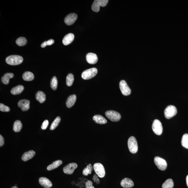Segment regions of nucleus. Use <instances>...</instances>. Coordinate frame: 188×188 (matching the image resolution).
Masks as SVG:
<instances>
[{"instance_id":"obj_1","label":"nucleus","mask_w":188,"mask_h":188,"mask_svg":"<svg viewBox=\"0 0 188 188\" xmlns=\"http://www.w3.org/2000/svg\"><path fill=\"white\" fill-rule=\"evenodd\" d=\"M23 58L21 56L11 55L7 57L6 62L7 64L12 66H15L21 64L23 61Z\"/></svg>"},{"instance_id":"obj_2","label":"nucleus","mask_w":188,"mask_h":188,"mask_svg":"<svg viewBox=\"0 0 188 188\" xmlns=\"http://www.w3.org/2000/svg\"><path fill=\"white\" fill-rule=\"evenodd\" d=\"M98 70L95 68H90L84 71L82 74V78L85 80H89L97 75Z\"/></svg>"},{"instance_id":"obj_3","label":"nucleus","mask_w":188,"mask_h":188,"mask_svg":"<svg viewBox=\"0 0 188 188\" xmlns=\"http://www.w3.org/2000/svg\"><path fill=\"white\" fill-rule=\"evenodd\" d=\"M129 150L131 153H136L138 150L137 141L134 137L131 136L129 138L128 142Z\"/></svg>"},{"instance_id":"obj_4","label":"nucleus","mask_w":188,"mask_h":188,"mask_svg":"<svg viewBox=\"0 0 188 188\" xmlns=\"http://www.w3.org/2000/svg\"><path fill=\"white\" fill-rule=\"evenodd\" d=\"M105 115L112 122H118L120 120L121 118V115L119 113L114 111H109L106 112Z\"/></svg>"},{"instance_id":"obj_5","label":"nucleus","mask_w":188,"mask_h":188,"mask_svg":"<svg viewBox=\"0 0 188 188\" xmlns=\"http://www.w3.org/2000/svg\"><path fill=\"white\" fill-rule=\"evenodd\" d=\"M177 110L173 105H169L166 108L164 111L165 117L167 119H170L177 114Z\"/></svg>"},{"instance_id":"obj_6","label":"nucleus","mask_w":188,"mask_h":188,"mask_svg":"<svg viewBox=\"0 0 188 188\" xmlns=\"http://www.w3.org/2000/svg\"><path fill=\"white\" fill-rule=\"evenodd\" d=\"M93 168L96 174L99 177L102 178L105 177L106 172L103 165L100 163H96L94 164Z\"/></svg>"},{"instance_id":"obj_7","label":"nucleus","mask_w":188,"mask_h":188,"mask_svg":"<svg viewBox=\"0 0 188 188\" xmlns=\"http://www.w3.org/2000/svg\"><path fill=\"white\" fill-rule=\"evenodd\" d=\"M152 130L155 134L160 135L162 134L163 127L161 123L158 119H155L152 125Z\"/></svg>"},{"instance_id":"obj_8","label":"nucleus","mask_w":188,"mask_h":188,"mask_svg":"<svg viewBox=\"0 0 188 188\" xmlns=\"http://www.w3.org/2000/svg\"><path fill=\"white\" fill-rule=\"evenodd\" d=\"M154 162L155 164L160 170H164L167 168V162L163 158L158 156L155 157L154 158Z\"/></svg>"},{"instance_id":"obj_9","label":"nucleus","mask_w":188,"mask_h":188,"mask_svg":"<svg viewBox=\"0 0 188 188\" xmlns=\"http://www.w3.org/2000/svg\"><path fill=\"white\" fill-rule=\"evenodd\" d=\"M119 88L122 94L124 96L129 95L131 93V90L125 80H121L119 84Z\"/></svg>"},{"instance_id":"obj_10","label":"nucleus","mask_w":188,"mask_h":188,"mask_svg":"<svg viewBox=\"0 0 188 188\" xmlns=\"http://www.w3.org/2000/svg\"><path fill=\"white\" fill-rule=\"evenodd\" d=\"M77 164L76 163H71L63 168V170L64 173L71 175L73 173L75 170L77 168Z\"/></svg>"},{"instance_id":"obj_11","label":"nucleus","mask_w":188,"mask_h":188,"mask_svg":"<svg viewBox=\"0 0 188 188\" xmlns=\"http://www.w3.org/2000/svg\"><path fill=\"white\" fill-rule=\"evenodd\" d=\"M78 18L77 14L72 13L69 14L65 18L64 21L65 24L68 26L73 24L77 20Z\"/></svg>"},{"instance_id":"obj_12","label":"nucleus","mask_w":188,"mask_h":188,"mask_svg":"<svg viewBox=\"0 0 188 188\" xmlns=\"http://www.w3.org/2000/svg\"><path fill=\"white\" fill-rule=\"evenodd\" d=\"M18 106L21 108L23 111H27L30 108V101L27 99H22L18 102Z\"/></svg>"},{"instance_id":"obj_13","label":"nucleus","mask_w":188,"mask_h":188,"mask_svg":"<svg viewBox=\"0 0 188 188\" xmlns=\"http://www.w3.org/2000/svg\"><path fill=\"white\" fill-rule=\"evenodd\" d=\"M86 57L87 61L90 64H94L97 63L98 58L96 54L89 53L87 54Z\"/></svg>"},{"instance_id":"obj_14","label":"nucleus","mask_w":188,"mask_h":188,"mask_svg":"<svg viewBox=\"0 0 188 188\" xmlns=\"http://www.w3.org/2000/svg\"><path fill=\"white\" fill-rule=\"evenodd\" d=\"M40 184L45 188H49L52 186V183L47 178L42 177L39 180Z\"/></svg>"},{"instance_id":"obj_15","label":"nucleus","mask_w":188,"mask_h":188,"mask_svg":"<svg viewBox=\"0 0 188 188\" xmlns=\"http://www.w3.org/2000/svg\"><path fill=\"white\" fill-rule=\"evenodd\" d=\"M121 186L124 188H131L134 186V183L130 179L125 178L121 181Z\"/></svg>"},{"instance_id":"obj_16","label":"nucleus","mask_w":188,"mask_h":188,"mask_svg":"<svg viewBox=\"0 0 188 188\" xmlns=\"http://www.w3.org/2000/svg\"><path fill=\"white\" fill-rule=\"evenodd\" d=\"M74 35L72 33H69L65 36L63 40V43L65 46L70 44L74 39Z\"/></svg>"},{"instance_id":"obj_17","label":"nucleus","mask_w":188,"mask_h":188,"mask_svg":"<svg viewBox=\"0 0 188 188\" xmlns=\"http://www.w3.org/2000/svg\"><path fill=\"white\" fill-rule=\"evenodd\" d=\"M35 152L33 150L26 152L24 153L22 156V160L24 162L27 161L32 158L35 156Z\"/></svg>"},{"instance_id":"obj_18","label":"nucleus","mask_w":188,"mask_h":188,"mask_svg":"<svg viewBox=\"0 0 188 188\" xmlns=\"http://www.w3.org/2000/svg\"><path fill=\"white\" fill-rule=\"evenodd\" d=\"M76 100H77V96L75 94H73L69 96L66 101L67 107L68 108H71L75 104Z\"/></svg>"},{"instance_id":"obj_19","label":"nucleus","mask_w":188,"mask_h":188,"mask_svg":"<svg viewBox=\"0 0 188 188\" xmlns=\"http://www.w3.org/2000/svg\"><path fill=\"white\" fill-rule=\"evenodd\" d=\"M93 119L97 124H104L107 123L106 119L101 115H95L93 117Z\"/></svg>"},{"instance_id":"obj_20","label":"nucleus","mask_w":188,"mask_h":188,"mask_svg":"<svg viewBox=\"0 0 188 188\" xmlns=\"http://www.w3.org/2000/svg\"><path fill=\"white\" fill-rule=\"evenodd\" d=\"M36 98L40 103H43L46 100V95L41 91H39L36 94Z\"/></svg>"},{"instance_id":"obj_21","label":"nucleus","mask_w":188,"mask_h":188,"mask_svg":"<svg viewBox=\"0 0 188 188\" xmlns=\"http://www.w3.org/2000/svg\"><path fill=\"white\" fill-rule=\"evenodd\" d=\"M13 77L14 74L12 73H7L5 74L3 77L1 78V81L4 84H8L9 83L10 79L12 78Z\"/></svg>"},{"instance_id":"obj_22","label":"nucleus","mask_w":188,"mask_h":188,"mask_svg":"<svg viewBox=\"0 0 188 188\" xmlns=\"http://www.w3.org/2000/svg\"><path fill=\"white\" fill-rule=\"evenodd\" d=\"M24 89V86L22 85H18L12 88L11 92L13 95H17L21 94Z\"/></svg>"},{"instance_id":"obj_23","label":"nucleus","mask_w":188,"mask_h":188,"mask_svg":"<svg viewBox=\"0 0 188 188\" xmlns=\"http://www.w3.org/2000/svg\"><path fill=\"white\" fill-rule=\"evenodd\" d=\"M23 80L27 81H30L33 80L34 78V74L30 71H26L24 73L22 76Z\"/></svg>"},{"instance_id":"obj_24","label":"nucleus","mask_w":188,"mask_h":188,"mask_svg":"<svg viewBox=\"0 0 188 188\" xmlns=\"http://www.w3.org/2000/svg\"><path fill=\"white\" fill-rule=\"evenodd\" d=\"M62 164H63V162L61 160H59L56 161L48 166L47 168V169L49 171L53 170L54 169L57 168Z\"/></svg>"},{"instance_id":"obj_25","label":"nucleus","mask_w":188,"mask_h":188,"mask_svg":"<svg viewBox=\"0 0 188 188\" xmlns=\"http://www.w3.org/2000/svg\"><path fill=\"white\" fill-rule=\"evenodd\" d=\"M22 125L21 121L19 120L15 121L14 123L13 130L15 132H19L22 128Z\"/></svg>"},{"instance_id":"obj_26","label":"nucleus","mask_w":188,"mask_h":188,"mask_svg":"<svg viewBox=\"0 0 188 188\" xmlns=\"http://www.w3.org/2000/svg\"><path fill=\"white\" fill-rule=\"evenodd\" d=\"M173 186V180L172 179H168L163 183L162 187V188H172Z\"/></svg>"},{"instance_id":"obj_27","label":"nucleus","mask_w":188,"mask_h":188,"mask_svg":"<svg viewBox=\"0 0 188 188\" xmlns=\"http://www.w3.org/2000/svg\"><path fill=\"white\" fill-rule=\"evenodd\" d=\"M93 170V167L91 164L88 165L86 168L84 169L83 172V174L85 176H87L88 175L91 174Z\"/></svg>"},{"instance_id":"obj_28","label":"nucleus","mask_w":188,"mask_h":188,"mask_svg":"<svg viewBox=\"0 0 188 188\" xmlns=\"http://www.w3.org/2000/svg\"><path fill=\"white\" fill-rule=\"evenodd\" d=\"M181 144L183 147L188 149V134L185 133L182 137Z\"/></svg>"},{"instance_id":"obj_29","label":"nucleus","mask_w":188,"mask_h":188,"mask_svg":"<svg viewBox=\"0 0 188 188\" xmlns=\"http://www.w3.org/2000/svg\"><path fill=\"white\" fill-rule=\"evenodd\" d=\"M74 80V76L72 74L68 75L66 77V84L68 86H71L73 84Z\"/></svg>"},{"instance_id":"obj_30","label":"nucleus","mask_w":188,"mask_h":188,"mask_svg":"<svg viewBox=\"0 0 188 188\" xmlns=\"http://www.w3.org/2000/svg\"><path fill=\"white\" fill-rule=\"evenodd\" d=\"M100 7L99 3V0H95L93 2L92 5V9L93 11L98 12L100 11Z\"/></svg>"},{"instance_id":"obj_31","label":"nucleus","mask_w":188,"mask_h":188,"mask_svg":"<svg viewBox=\"0 0 188 188\" xmlns=\"http://www.w3.org/2000/svg\"><path fill=\"white\" fill-rule=\"evenodd\" d=\"M16 43L18 46H25L27 43V40L24 37H20L17 39Z\"/></svg>"},{"instance_id":"obj_32","label":"nucleus","mask_w":188,"mask_h":188,"mask_svg":"<svg viewBox=\"0 0 188 188\" xmlns=\"http://www.w3.org/2000/svg\"><path fill=\"white\" fill-rule=\"evenodd\" d=\"M61 121V118L60 117H57L54 119L53 122L51 124L50 129L51 130H53L58 126L59 124Z\"/></svg>"},{"instance_id":"obj_33","label":"nucleus","mask_w":188,"mask_h":188,"mask_svg":"<svg viewBox=\"0 0 188 188\" xmlns=\"http://www.w3.org/2000/svg\"><path fill=\"white\" fill-rule=\"evenodd\" d=\"M57 80L56 77H54L51 79V87L54 90L57 89Z\"/></svg>"},{"instance_id":"obj_34","label":"nucleus","mask_w":188,"mask_h":188,"mask_svg":"<svg viewBox=\"0 0 188 188\" xmlns=\"http://www.w3.org/2000/svg\"><path fill=\"white\" fill-rule=\"evenodd\" d=\"M54 42V40L52 39L49 40L47 41H45L41 45L42 47L44 48L47 46H51Z\"/></svg>"},{"instance_id":"obj_35","label":"nucleus","mask_w":188,"mask_h":188,"mask_svg":"<svg viewBox=\"0 0 188 188\" xmlns=\"http://www.w3.org/2000/svg\"><path fill=\"white\" fill-rule=\"evenodd\" d=\"M0 111L3 112H8L10 111V108L4 104H0Z\"/></svg>"},{"instance_id":"obj_36","label":"nucleus","mask_w":188,"mask_h":188,"mask_svg":"<svg viewBox=\"0 0 188 188\" xmlns=\"http://www.w3.org/2000/svg\"><path fill=\"white\" fill-rule=\"evenodd\" d=\"M108 0H99V3L100 7H105L108 2Z\"/></svg>"},{"instance_id":"obj_37","label":"nucleus","mask_w":188,"mask_h":188,"mask_svg":"<svg viewBox=\"0 0 188 188\" xmlns=\"http://www.w3.org/2000/svg\"><path fill=\"white\" fill-rule=\"evenodd\" d=\"M49 122L47 120H45L41 126V128L43 130H46L49 125Z\"/></svg>"},{"instance_id":"obj_38","label":"nucleus","mask_w":188,"mask_h":188,"mask_svg":"<svg viewBox=\"0 0 188 188\" xmlns=\"http://www.w3.org/2000/svg\"><path fill=\"white\" fill-rule=\"evenodd\" d=\"M85 187L86 188H95L93 186L92 181H87L85 183Z\"/></svg>"},{"instance_id":"obj_39","label":"nucleus","mask_w":188,"mask_h":188,"mask_svg":"<svg viewBox=\"0 0 188 188\" xmlns=\"http://www.w3.org/2000/svg\"><path fill=\"white\" fill-rule=\"evenodd\" d=\"M97 175L96 174L94 175L93 177V180H94V182H96L97 184H98L100 183V181H99L98 177Z\"/></svg>"},{"instance_id":"obj_40","label":"nucleus","mask_w":188,"mask_h":188,"mask_svg":"<svg viewBox=\"0 0 188 188\" xmlns=\"http://www.w3.org/2000/svg\"><path fill=\"white\" fill-rule=\"evenodd\" d=\"M4 143V139L1 135H0V146H2Z\"/></svg>"},{"instance_id":"obj_41","label":"nucleus","mask_w":188,"mask_h":188,"mask_svg":"<svg viewBox=\"0 0 188 188\" xmlns=\"http://www.w3.org/2000/svg\"><path fill=\"white\" fill-rule=\"evenodd\" d=\"M186 182L188 187V175L186 177Z\"/></svg>"},{"instance_id":"obj_42","label":"nucleus","mask_w":188,"mask_h":188,"mask_svg":"<svg viewBox=\"0 0 188 188\" xmlns=\"http://www.w3.org/2000/svg\"><path fill=\"white\" fill-rule=\"evenodd\" d=\"M11 188H18V187L16 186H14L13 187H12Z\"/></svg>"}]
</instances>
